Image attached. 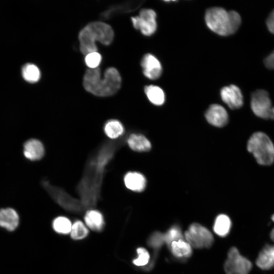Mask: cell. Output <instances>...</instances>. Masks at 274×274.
<instances>
[{"mask_svg":"<svg viewBox=\"0 0 274 274\" xmlns=\"http://www.w3.org/2000/svg\"><path fill=\"white\" fill-rule=\"evenodd\" d=\"M121 84V78L118 70L113 67L106 69L104 78H101L100 69H87L83 77L85 89L98 96H108L116 93Z\"/></svg>","mask_w":274,"mask_h":274,"instance_id":"obj_1","label":"cell"},{"mask_svg":"<svg viewBox=\"0 0 274 274\" xmlns=\"http://www.w3.org/2000/svg\"><path fill=\"white\" fill-rule=\"evenodd\" d=\"M114 36V31L108 24L101 21L90 23L79 32L78 37L80 51L85 55L97 52L96 41L105 45H109L113 41Z\"/></svg>","mask_w":274,"mask_h":274,"instance_id":"obj_2","label":"cell"},{"mask_svg":"<svg viewBox=\"0 0 274 274\" xmlns=\"http://www.w3.org/2000/svg\"><path fill=\"white\" fill-rule=\"evenodd\" d=\"M208 27L215 33L228 36L235 33L242 22L239 14L234 11H227L222 8L209 9L205 15Z\"/></svg>","mask_w":274,"mask_h":274,"instance_id":"obj_3","label":"cell"},{"mask_svg":"<svg viewBox=\"0 0 274 274\" xmlns=\"http://www.w3.org/2000/svg\"><path fill=\"white\" fill-rule=\"evenodd\" d=\"M257 162L262 165H270L274 162V145L265 133L257 131L250 137L247 145Z\"/></svg>","mask_w":274,"mask_h":274,"instance_id":"obj_4","label":"cell"},{"mask_svg":"<svg viewBox=\"0 0 274 274\" xmlns=\"http://www.w3.org/2000/svg\"><path fill=\"white\" fill-rule=\"evenodd\" d=\"M186 241L191 247L197 249L209 248L213 244L212 233L198 223L192 224L185 233Z\"/></svg>","mask_w":274,"mask_h":274,"instance_id":"obj_5","label":"cell"},{"mask_svg":"<svg viewBox=\"0 0 274 274\" xmlns=\"http://www.w3.org/2000/svg\"><path fill=\"white\" fill-rule=\"evenodd\" d=\"M252 267V262L241 255L236 248L230 249L224 266L226 274H249Z\"/></svg>","mask_w":274,"mask_h":274,"instance_id":"obj_6","label":"cell"},{"mask_svg":"<svg viewBox=\"0 0 274 274\" xmlns=\"http://www.w3.org/2000/svg\"><path fill=\"white\" fill-rule=\"evenodd\" d=\"M251 108L257 117L269 119L270 113L272 108L268 93L263 89L254 91L251 96Z\"/></svg>","mask_w":274,"mask_h":274,"instance_id":"obj_7","label":"cell"},{"mask_svg":"<svg viewBox=\"0 0 274 274\" xmlns=\"http://www.w3.org/2000/svg\"><path fill=\"white\" fill-rule=\"evenodd\" d=\"M155 12L150 9L142 10L138 16L131 17L133 27L141 31L145 36L153 34L157 29Z\"/></svg>","mask_w":274,"mask_h":274,"instance_id":"obj_8","label":"cell"},{"mask_svg":"<svg viewBox=\"0 0 274 274\" xmlns=\"http://www.w3.org/2000/svg\"><path fill=\"white\" fill-rule=\"evenodd\" d=\"M223 101L232 110L241 108L244 104V98L241 89L236 85L223 87L220 91Z\"/></svg>","mask_w":274,"mask_h":274,"instance_id":"obj_9","label":"cell"},{"mask_svg":"<svg viewBox=\"0 0 274 274\" xmlns=\"http://www.w3.org/2000/svg\"><path fill=\"white\" fill-rule=\"evenodd\" d=\"M205 117L210 124L217 127L225 126L229 120L225 109L218 104L211 105L206 112Z\"/></svg>","mask_w":274,"mask_h":274,"instance_id":"obj_10","label":"cell"},{"mask_svg":"<svg viewBox=\"0 0 274 274\" xmlns=\"http://www.w3.org/2000/svg\"><path fill=\"white\" fill-rule=\"evenodd\" d=\"M144 75L148 78L155 80L162 74V66L159 60L151 54H145L141 60Z\"/></svg>","mask_w":274,"mask_h":274,"instance_id":"obj_11","label":"cell"},{"mask_svg":"<svg viewBox=\"0 0 274 274\" xmlns=\"http://www.w3.org/2000/svg\"><path fill=\"white\" fill-rule=\"evenodd\" d=\"M20 217L18 212L12 208L0 209V228L12 232L19 227Z\"/></svg>","mask_w":274,"mask_h":274,"instance_id":"obj_12","label":"cell"},{"mask_svg":"<svg viewBox=\"0 0 274 274\" xmlns=\"http://www.w3.org/2000/svg\"><path fill=\"white\" fill-rule=\"evenodd\" d=\"M45 154V148L42 143L38 139H31L27 141L23 146V154L26 158L31 161L41 159Z\"/></svg>","mask_w":274,"mask_h":274,"instance_id":"obj_13","label":"cell"},{"mask_svg":"<svg viewBox=\"0 0 274 274\" xmlns=\"http://www.w3.org/2000/svg\"><path fill=\"white\" fill-rule=\"evenodd\" d=\"M124 183L128 189L141 192L146 187V180L144 176L139 172H129L124 176Z\"/></svg>","mask_w":274,"mask_h":274,"instance_id":"obj_14","label":"cell"},{"mask_svg":"<svg viewBox=\"0 0 274 274\" xmlns=\"http://www.w3.org/2000/svg\"><path fill=\"white\" fill-rule=\"evenodd\" d=\"M256 264L263 270L274 267V245H267L263 248L258 254Z\"/></svg>","mask_w":274,"mask_h":274,"instance_id":"obj_15","label":"cell"},{"mask_svg":"<svg viewBox=\"0 0 274 274\" xmlns=\"http://www.w3.org/2000/svg\"><path fill=\"white\" fill-rule=\"evenodd\" d=\"M85 225L94 231L102 230L105 222L101 213L95 210H90L86 212L84 216Z\"/></svg>","mask_w":274,"mask_h":274,"instance_id":"obj_16","label":"cell"},{"mask_svg":"<svg viewBox=\"0 0 274 274\" xmlns=\"http://www.w3.org/2000/svg\"><path fill=\"white\" fill-rule=\"evenodd\" d=\"M127 142L129 148L136 152H146L151 148L150 141L142 134H131L128 137Z\"/></svg>","mask_w":274,"mask_h":274,"instance_id":"obj_17","label":"cell"},{"mask_svg":"<svg viewBox=\"0 0 274 274\" xmlns=\"http://www.w3.org/2000/svg\"><path fill=\"white\" fill-rule=\"evenodd\" d=\"M145 94L149 101L154 105L161 106L165 101V94L159 86L151 85L145 87Z\"/></svg>","mask_w":274,"mask_h":274,"instance_id":"obj_18","label":"cell"},{"mask_svg":"<svg viewBox=\"0 0 274 274\" xmlns=\"http://www.w3.org/2000/svg\"><path fill=\"white\" fill-rule=\"evenodd\" d=\"M104 130L108 138L111 139H116L123 134L124 128L119 121L111 119L105 123Z\"/></svg>","mask_w":274,"mask_h":274,"instance_id":"obj_19","label":"cell"},{"mask_svg":"<svg viewBox=\"0 0 274 274\" xmlns=\"http://www.w3.org/2000/svg\"><path fill=\"white\" fill-rule=\"evenodd\" d=\"M231 222L229 217L225 214L218 215L214 225V232L219 236H225L229 232Z\"/></svg>","mask_w":274,"mask_h":274,"instance_id":"obj_20","label":"cell"},{"mask_svg":"<svg viewBox=\"0 0 274 274\" xmlns=\"http://www.w3.org/2000/svg\"><path fill=\"white\" fill-rule=\"evenodd\" d=\"M169 247L173 254L177 257H188L192 254L191 246L183 239L173 242Z\"/></svg>","mask_w":274,"mask_h":274,"instance_id":"obj_21","label":"cell"},{"mask_svg":"<svg viewBox=\"0 0 274 274\" xmlns=\"http://www.w3.org/2000/svg\"><path fill=\"white\" fill-rule=\"evenodd\" d=\"M22 75L27 82L33 83L38 82L41 77V72L39 67L35 64L28 63L22 68Z\"/></svg>","mask_w":274,"mask_h":274,"instance_id":"obj_22","label":"cell"},{"mask_svg":"<svg viewBox=\"0 0 274 274\" xmlns=\"http://www.w3.org/2000/svg\"><path fill=\"white\" fill-rule=\"evenodd\" d=\"M52 226L56 232L62 234H67L71 232L72 224L66 217L59 216L53 220Z\"/></svg>","mask_w":274,"mask_h":274,"instance_id":"obj_23","label":"cell"},{"mask_svg":"<svg viewBox=\"0 0 274 274\" xmlns=\"http://www.w3.org/2000/svg\"><path fill=\"white\" fill-rule=\"evenodd\" d=\"M88 231L86 225L81 221L77 220L72 224L71 237L75 240L82 239L87 236Z\"/></svg>","mask_w":274,"mask_h":274,"instance_id":"obj_24","label":"cell"},{"mask_svg":"<svg viewBox=\"0 0 274 274\" xmlns=\"http://www.w3.org/2000/svg\"><path fill=\"white\" fill-rule=\"evenodd\" d=\"M165 243L170 246L172 243L182 239L183 236L180 228L175 226L171 227L164 234Z\"/></svg>","mask_w":274,"mask_h":274,"instance_id":"obj_25","label":"cell"},{"mask_svg":"<svg viewBox=\"0 0 274 274\" xmlns=\"http://www.w3.org/2000/svg\"><path fill=\"white\" fill-rule=\"evenodd\" d=\"M102 57L97 51L93 52L85 55V62L89 68H97L101 61Z\"/></svg>","mask_w":274,"mask_h":274,"instance_id":"obj_26","label":"cell"},{"mask_svg":"<svg viewBox=\"0 0 274 274\" xmlns=\"http://www.w3.org/2000/svg\"><path fill=\"white\" fill-rule=\"evenodd\" d=\"M138 257L133 260V263L136 266H144L149 262L150 255L144 248H139L136 250Z\"/></svg>","mask_w":274,"mask_h":274,"instance_id":"obj_27","label":"cell"},{"mask_svg":"<svg viewBox=\"0 0 274 274\" xmlns=\"http://www.w3.org/2000/svg\"><path fill=\"white\" fill-rule=\"evenodd\" d=\"M165 243L164 234L155 232L148 239V245L155 249L160 248Z\"/></svg>","mask_w":274,"mask_h":274,"instance_id":"obj_28","label":"cell"},{"mask_svg":"<svg viewBox=\"0 0 274 274\" xmlns=\"http://www.w3.org/2000/svg\"><path fill=\"white\" fill-rule=\"evenodd\" d=\"M266 24L269 32L274 35V9L267 18Z\"/></svg>","mask_w":274,"mask_h":274,"instance_id":"obj_29","label":"cell"},{"mask_svg":"<svg viewBox=\"0 0 274 274\" xmlns=\"http://www.w3.org/2000/svg\"><path fill=\"white\" fill-rule=\"evenodd\" d=\"M264 62L267 68L274 70V50L265 57Z\"/></svg>","mask_w":274,"mask_h":274,"instance_id":"obj_30","label":"cell"},{"mask_svg":"<svg viewBox=\"0 0 274 274\" xmlns=\"http://www.w3.org/2000/svg\"><path fill=\"white\" fill-rule=\"evenodd\" d=\"M271 220L274 222V214H273L271 216ZM270 237L271 239V240L274 243V227L271 230L270 233Z\"/></svg>","mask_w":274,"mask_h":274,"instance_id":"obj_31","label":"cell"},{"mask_svg":"<svg viewBox=\"0 0 274 274\" xmlns=\"http://www.w3.org/2000/svg\"><path fill=\"white\" fill-rule=\"evenodd\" d=\"M269 119L274 120V107L272 108L269 116Z\"/></svg>","mask_w":274,"mask_h":274,"instance_id":"obj_32","label":"cell"}]
</instances>
